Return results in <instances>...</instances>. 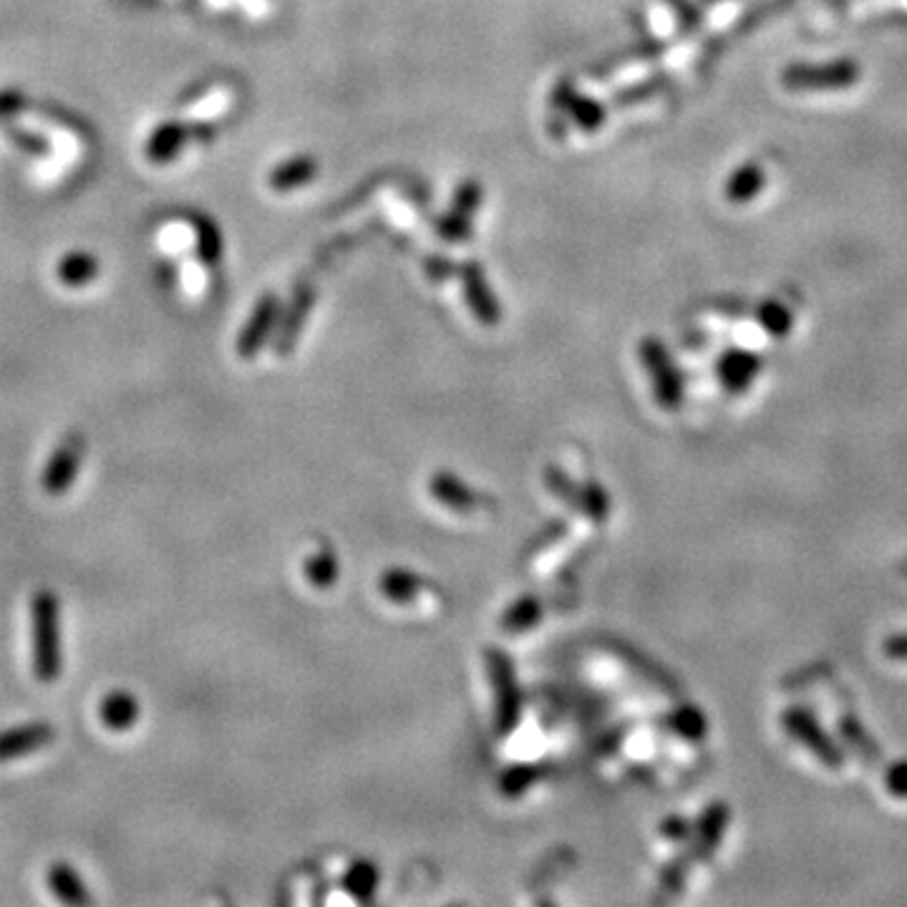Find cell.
Listing matches in <instances>:
<instances>
[{"label":"cell","instance_id":"1","mask_svg":"<svg viewBox=\"0 0 907 907\" xmlns=\"http://www.w3.org/2000/svg\"><path fill=\"white\" fill-rule=\"evenodd\" d=\"M31 626L33 673L41 683H53L63 671V648L59 600L51 590L35 592L31 605Z\"/></svg>","mask_w":907,"mask_h":907},{"label":"cell","instance_id":"2","mask_svg":"<svg viewBox=\"0 0 907 907\" xmlns=\"http://www.w3.org/2000/svg\"><path fill=\"white\" fill-rule=\"evenodd\" d=\"M779 723H782L784 734L792 736L796 744L810 751L824 769L839 772V769L845 766V749L837 744L835 736H829L827 731H824L820 719L814 717L810 709L790 705V709L782 711Z\"/></svg>","mask_w":907,"mask_h":907},{"label":"cell","instance_id":"3","mask_svg":"<svg viewBox=\"0 0 907 907\" xmlns=\"http://www.w3.org/2000/svg\"><path fill=\"white\" fill-rule=\"evenodd\" d=\"M487 673L494 691V729L499 736H509L519 726L522 717V693L517 686V673L512 658L499 648L484 650Z\"/></svg>","mask_w":907,"mask_h":907},{"label":"cell","instance_id":"4","mask_svg":"<svg viewBox=\"0 0 907 907\" xmlns=\"http://www.w3.org/2000/svg\"><path fill=\"white\" fill-rule=\"evenodd\" d=\"M638 353H640V361H643V369L650 375V381H653V393H656L658 406H661L663 411L681 409L683 381L671 359V353L666 351V346L658 341V338H643V341H640Z\"/></svg>","mask_w":907,"mask_h":907},{"label":"cell","instance_id":"5","mask_svg":"<svg viewBox=\"0 0 907 907\" xmlns=\"http://www.w3.org/2000/svg\"><path fill=\"white\" fill-rule=\"evenodd\" d=\"M857 79L859 66L849 59L822 63V66L794 63V66H786L782 73V84L790 91H837L855 86Z\"/></svg>","mask_w":907,"mask_h":907},{"label":"cell","instance_id":"6","mask_svg":"<svg viewBox=\"0 0 907 907\" xmlns=\"http://www.w3.org/2000/svg\"><path fill=\"white\" fill-rule=\"evenodd\" d=\"M84 456H86L84 436L69 434L66 439H63L61 446L53 452V456L43 470V476H41L43 492L51 494V497H61V494H66L71 489L73 480H76Z\"/></svg>","mask_w":907,"mask_h":907},{"label":"cell","instance_id":"7","mask_svg":"<svg viewBox=\"0 0 907 907\" xmlns=\"http://www.w3.org/2000/svg\"><path fill=\"white\" fill-rule=\"evenodd\" d=\"M731 822V810L726 802H711L705 806L699 822H693V832L689 839V855L693 863H709L717 855L723 835H726Z\"/></svg>","mask_w":907,"mask_h":907},{"label":"cell","instance_id":"8","mask_svg":"<svg viewBox=\"0 0 907 907\" xmlns=\"http://www.w3.org/2000/svg\"><path fill=\"white\" fill-rule=\"evenodd\" d=\"M56 739V731L49 721H31L23 726L0 731V762L29 756L33 751L49 746Z\"/></svg>","mask_w":907,"mask_h":907},{"label":"cell","instance_id":"9","mask_svg":"<svg viewBox=\"0 0 907 907\" xmlns=\"http://www.w3.org/2000/svg\"><path fill=\"white\" fill-rule=\"evenodd\" d=\"M275 320H278V298L275 296L260 298L250 320H247V326L243 328L240 336H237V355L252 359V355L265 346V341H268Z\"/></svg>","mask_w":907,"mask_h":907},{"label":"cell","instance_id":"10","mask_svg":"<svg viewBox=\"0 0 907 907\" xmlns=\"http://www.w3.org/2000/svg\"><path fill=\"white\" fill-rule=\"evenodd\" d=\"M429 492H432V497L444 504L446 509L456 512V515H472L474 509L482 507V499L480 494H476L470 484L462 482L460 476L454 472H436L432 476V482H429Z\"/></svg>","mask_w":907,"mask_h":907},{"label":"cell","instance_id":"11","mask_svg":"<svg viewBox=\"0 0 907 907\" xmlns=\"http://www.w3.org/2000/svg\"><path fill=\"white\" fill-rule=\"evenodd\" d=\"M762 371V359L751 351H726L717 363L721 386L731 393L746 391Z\"/></svg>","mask_w":907,"mask_h":907},{"label":"cell","instance_id":"12","mask_svg":"<svg viewBox=\"0 0 907 907\" xmlns=\"http://www.w3.org/2000/svg\"><path fill=\"white\" fill-rule=\"evenodd\" d=\"M464 292H466V302H470L472 313L476 316V320H480L482 326L499 323L502 313H499L497 298L492 296L487 278H484V272L476 262L464 265Z\"/></svg>","mask_w":907,"mask_h":907},{"label":"cell","instance_id":"13","mask_svg":"<svg viewBox=\"0 0 907 907\" xmlns=\"http://www.w3.org/2000/svg\"><path fill=\"white\" fill-rule=\"evenodd\" d=\"M480 199H482V187L476 185L474 179L464 182L460 192H456L452 213H449L442 223H439V235H444L446 240H462V237H466V233H470L472 213L476 209V205H480Z\"/></svg>","mask_w":907,"mask_h":907},{"label":"cell","instance_id":"14","mask_svg":"<svg viewBox=\"0 0 907 907\" xmlns=\"http://www.w3.org/2000/svg\"><path fill=\"white\" fill-rule=\"evenodd\" d=\"M189 134L192 132L182 122L159 124L157 130L152 132L150 142H146V150H144L146 159L154 164H169L182 150H185Z\"/></svg>","mask_w":907,"mask_h":907},{"label":"cell","instance_id":"15","mask_svg":"<svg viewBox=\"0 0 907 907\" xmlns=\"http://www.w3.org/2000/svg\"><path fill=\"white\" fill-rule=\"evenodd\" d=\"M101 721L106 723L112 731H130L136 719H140L142 705L136 701V695L130 691H114L109 693L104 701H101Z\"/></svg>","mask_w":907,"mask_h":907},{"label":"cell","instance_id":"16","mask_svg":"<svg viewBox=\"0 0 907 907\" xmlns=\"http://www.w3.org/2000/svg\"><path fill=\"white\" fill-rule=\"evenodd\" d=\"M99 272L101 265L96 260V255H91L86 250L66 252L56 265V278L66 288H86L91 280H96Z\"/></svg>","mask_w":907,"mask_h":907},{"label":"cell","instance_id":"17","mask_svg":"<svg viewBox=\"0 0 907 907\" xmlns=\"http://www.w3.org/2000/svg\"><path fill=\"white\" fill-rule=\"evenodd\" d=\"M310 308H313V290L306 286V288L298 290V296H296V300H292L286 320H282L278 341H275V351H278L280 355H286V353L292 351V346H296V341H298V336L302 331V323H306Z\"/></svg>","mask_w":907,"mask_h":907},{"label":"cell","instance_id":"18","mask_svg":"<svg viewBox=\"0 0 907 907\" xmlns=\"http://www.w3.org/2000/svg\"><path fill=\"white\" fill-rule=\"evenodd\" d=\"M49 887L51 893L66 905H89L91 895L86 890L84 879L79 877L76 869L69 863H53L49 869Z\"/></svg>","mask_w":907,"mask_h":907},{"label":"cell","instance_id":"19","mask_svg":"<svg viewBox=\"0 0 907 907\" xmlns=\"http://www.w3.org/2000/svg\"><path fill=\"white\" fill-rule=\"evenodd\" d=\"M837 729H839V736L845 741V746L849 754H855L857 759H863L867 764H875L879 759V749L875 744V739L869 736V731L863 726V721H859L855 713H842L839 721H837Z\"/></svg>","mask_w":907,"mask_h":907},{"label":"cell","instance_id":"20","mask_svg":"<svg viewBox=\"0 0 907 907\" xmlns=\"http://www.w3.org/2000/svg\"><path fill=\"white\" fill-rule=\"evenodd\" d=\"M424 588H426L424 580H421L416 573L403 570V567H391V570L383 573L379 580V590L386 595L391 602L399 605L414 602Z\"/></svg>","mask_w":907,"mask_h":907},{"label":"cell","instance_id":"21","mask_svg":"<svg viewBox=\"0 0 907 907\" xmlns=\"http://www.w3.org/2000/svg\"><path fill=\"white\" fill-rule=\"evenodd\" d=\"M543 600L535 598V595H522L515 602L509 605L507 612H504L499 620V628L504 633H525V630L535 628L539 618H543Z\"/></svg>","mask_w":907,"mask_h":907},{"label":"cell","instance_id":"22","mask_svg":"<svg viewBox=\"0 0 907 907\" xmlns=\"http://www.w3.org/2000/svg\"><path fill=\"white\" fill-rule=\"evenodd\" d=\"M766 185V174L759 164H744L734 174H731L726 185V197L731 205H746L754 199Z\"/></svg>","mask_w":907,"mask_h":907},{"label":"cell","instance_id":"23","mask_svg":"<svg viewBox=\"0 0 907 907\" xmlns=\"http://www.w3.org/2000/svg\"><path fill=\"white\" fill-rule=\"evenodd\" d=\"M189 227L195 233L199 260L205 265H215L223 258V233H219V227L205 215H192Z\"/></svg>","mask_w":907,"mask_h":907},{"label":"cell","instance_id":"24","mask_svg":"<svg viewBox=\"0 0 907 907\" xmlns=\"http://www.w3.org/2000/svg\"><path fill=\"white\" fill-rule=\"evenodd\" d=\"M316 172L318 167H316L313 157H296L286 164H280V167L270 174V187L275 192L298 189L302 185H308V182L316 177Z\"/></svg>","mask_w":907,"mask_h":907},{"label":"cell","instance_id":"25","mask_svg":"<svg viewBox=\"0 0 907 907\" xmlns=\"http://www.w3.org/2000/svg\"><path fill=\"white\" fill-rule=\"evenodd\" d=\"M379 869L369 859H359L351 867L346 869L343 875V887L351 893L355 900H371L373 893L379 890Z\"/></svg>","mask_w":907,"mask_h":907},{"label":"cell","instance_id":"26","mask_svg":"<svg viewBox=\"0 0 907 907\" xmlns=\"http://www.w3.org/2000/svg\"><path fill=\"white\" fill-rule=\"evenodd\" d=\"M338 575H341V567H338V557L333 555V549L320 547L316 555L308 557L306 563V577L316 585L318 590L333 588Z\"/></svg>","mask_w":907,"mask_h":907},{"label":"cell","instance_id":"27","mask_svg":"<svg viewBox=\"0 0 907 907\" xmlns=\"http://www.w3.org/2000/svg\"><path fill=\"white\" fill-rule=\"evenodd\" d=\"M545 484L547 489L555 494L557 499H563L567 507L575 509V512H583V492H580V484L573 482V476L567 474L565 470H560L557 464H547L545 466Z\"/></svg>","mask_w":907,"mask_h":907},{"label":"cell","instance_id":"28","mask_svg":"<svg viewBox=\"0 0 907 907\" xmlns=\"http://www.w3.org/2000/svg\"><path fill=\"white\" fill-rule=\"evenodd\" d=\"M668 729L676 731L681 739L701 741L709 734V721H705V717L695 709V705H681V709H676L671 717H668Z\"/></svg>","mask_w":907,"mask_h":907},{"label":"cell","instance_id":"29","mask_svg":"<svg viewBox=\"0 0 907 907\" xmlns=\"http://www.w3.org/2000/svg\"><path fill=\"white\" fill-rule=\"evenodd\" d=\"M691 867H693V859L689 852H681V855H676L671 863H668L661 869V877H658V887H661V893L666 897H676L683 893L686 887V879L691 875Z\"/></svg>","mask_w":907,"mask_h":907},{"label":"cell","instance_id":"30","mask_svg":"<svg viewBox=\"0 0 907 907\" xmlns=\"http://www.w3.org/2000/svg\"><path fill=\"white\" fill-rule=\"evenodd\" d=\"M539 774H543V769L535 766V764H515L499 776V784H497L499 794L509 796V800H515V796L525 794L529 786L537 782Z\"/></svg>","mask_w":907,"mask_h":907},{"label":"cell","instance_id":"31","mask_svg":"<svg viewBox=\"0 0 907 907\" xmlns=\"http://www.w3.org/2000/svg\"><path fill=\"white\" fill-rule=\"evenodd\" d=\"M583 492V515H588L595 525H605L610 517V494L600 482L588 480L580 487Z\"/></svg>","mask_w":907,"mask_h":907},{"label":"cell","instance_id":"32","mask_svg":"<svg viewBox=\"0 0 907 907\" xmlns=\"http://www.w3.org/2000/svg\"><path fill=\"white\" fill-rule=\"evenodd\" d=\"M3 134H6V140L16 146V150H21L23 154H31V157H45V154L51 152L49 140H45V136L39 132L23 130V126H16V124H6Z\"/></svg>","mask_w":907,"mask_h":907},{"label":"cell","instance_id":"33","mask_svg":"<svg viewBox=\"0 0 907 907\" xmlns=\"http://www.w3.org/2000/svg\"><path fill=\"white\" fill-rule=\"evenodd\" d=\"M759 323H762V328L769 336L784 338L786 333L792 331L794 318L784 306H779V302L769 300V302H764L762 308H759Z\"/></svg>","mask_w":907,"mask_h":907},{"label":"cell","instance_id":"34","mask_svg":"<svg viewBox=\"0 0 907 907\" xmlns=\"http://www.w3.org/2000/svg\"><path fill=\"white\" fill-rule=\"evenodd\" d=\"M25 109H29V96H25L21 89L16 86L0 89V126L11 124V118L23 114Z\"/></svg>","mask_w":907,"mask_h":907},{"label":"cell","instance_id":"35","mask_svg":"<svg viewBox=\"0 0 907 907\" xmlns=\"http://www.w3.org/2000/svg\"><path fill=\"white\" fill-rule=\"evenodd\" d=\"M570 109L575 114V122L580 124L585 132L598 130V126L602 124V106L595 104V101L590 99H573Z\"/></svg>","mask_w":907,"mask_h":907},{"label":"cell","instance_id":"36","mask_svg":"<svg viewBox=\"0 0 907 907\" xmlns=\"http://www.w3.org/2000/svg\"><path fill=\"white\" fill-rule=\"evenodd\" d=\"M885 790L895 800H907V759L887 764L885 769Z\"/></svg>","mask_w":907,"mask_h":907},{"label":"cell","instance_id":"37","mask_svg":"<svg viewBox=\"0 0 907 907\" xmlns=\"http://www.w3.org/2000/svg\"><path fill=\"white\" fill-rule=\"evenodd\" d=\"M691 832H693V822H689L681 814H673V817L663 820L661 824V835L671 842H686L691 839Z\"/></svg>","mask_w":907,"mask_h":907},{"label":"cell","instance_id":"38","mask_svg":"<svg viewBox=\"0 0 907 907\" xmlns=\"http://www.w3.org/2000/svg\"><path fill=\"white\" fill-rule=\"evenodd\" d=\"M883 653L890 658V661L905 663L907 661V630L905 633H895L890 638L883 640Z\"/></svg>","mask_w":907,"mask_h":907},{"label":"cell","instance_id":"39","mask_svg":"<svg viewBox=\"0 0 907 907\" xmlns=\"http://www.w3.org/2000/svg\"><path fill=\"white\" fill-rule=\"evenodd\" d=\"M53 114H56V118H59V122H56V124H61V112H59V109H56V112H53ZM66 124H69V126H73V130H79V132H81V130H84V124H81V122H79V118H71V122H66Z\"/></svg>","mask_w":907,"mask_h":907},{"label":"cell","instance_id":"40","mask_svg":"<svg viewBox=\"0 0 907 907\" xmlns=\"http://www.w3.org/2000/svg\"><path fill=\"white\" fill-rule=\"evenodd\" d=\"M903 575H905V577H907V560H905V563H903Z\"/></svg>","mask_w":907,"mask_h":907}]
</instances>
